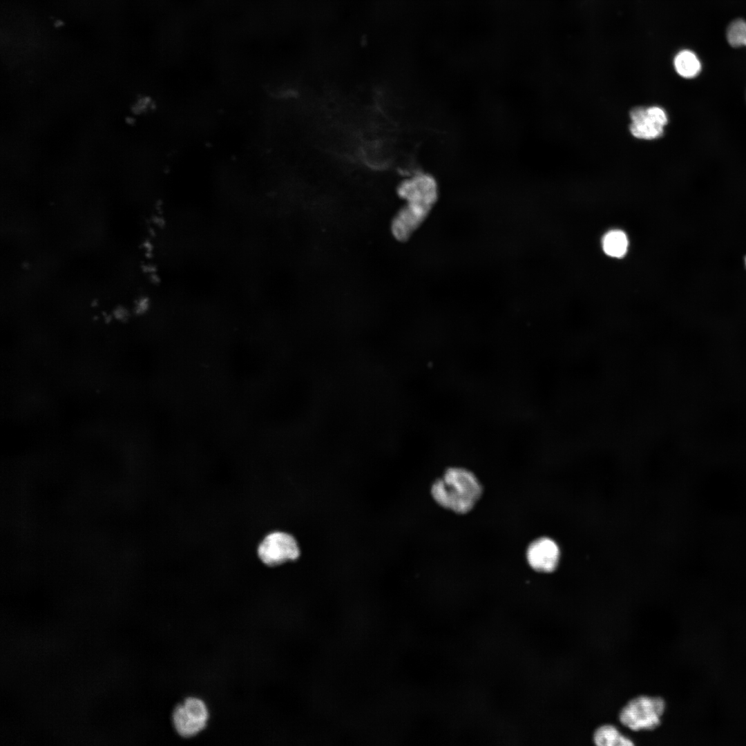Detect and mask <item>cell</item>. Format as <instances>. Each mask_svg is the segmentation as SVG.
Listing matches in <instances>:
<instances>
[{"label": "cell", "mask_w": 746, "mask_h": 746, "mask_svg": "<svg viewBox=\"0 0 746 746\" xmlns=\"http://www.w3.org/2000/svg\"><path fill=\"white\" fill-rule=\"evenodd\" d=\"M398 193L406 204L392 219L391 231L397 240L405 242L430 213L437 201L439 188L430 174L418 173L401 184Z\"/></svg>", "instance_id": "1"}, {"label": "cell", "mask_w": 746, "mask_h": 746, "mask_svg": "<svg viewBox=\"0 0 746 746\" xmlns=\"http://www.w3.org/2000/svg\"><path fill=\"white\" fill-rule=\"evenodd\" d=\"M482 493V487L470 472L459 468L448 470L432 485L431 494L441 506L457 513L469 512Z\"/></svg>", "instance_id": "2"}, {"label": "cell", "mask_w": 746, "mask_h": 746, "mask_svg": "<svg viewBox=\"0 0 746 746\" xmlns=\"http://www.w3.org/2000/svg\"><path fill=\"white\" fill-rule=\"evenodd\" d=\"M665 707L660 697L637 696L622 708L619 720L624 727L635 731L652 730L660 724Z\"/></svg>", "instance_id": "3"}, {"label": "cell", "mask_w": 746, "mask_h": 746, "mask_svg": "<svg viewBox=\"0 0 746 746\" xmlns=\"http://www.w3.org/2000/svg\"><path fill=\"white\" fill-rule=\"evenodd\" d=\"M300 553L299 546L294 536L280 530L267 533L256 548L258 558L268 567H276L294 561L299 557Z\"/></svg>", "instance_id": "4"}, {"label": "cell", "mask_w": 746, "mask_h": 746, "mask_svg": "<svg viewBox=\"0 0 746 746\" xmlns=\"http://www.w3.org/2000/svg\"><path fill=\"white\" fill-rule=\"evenodd\" d=\"M209 712L205 702L198 697H188L178 704L172 713V723L176 732L183 738H191L206 727Z\"/></svg>", "instance_id": "5"}, {"label": "cell", "mask_w": 746, "mask_h": 746, "mask_svg": "<svg viewBox=\"0 0 746 746\" xmlns=\"http://www.w3.org/2000/svg\"><path fill=\"white\" fill-rule=\"evenodd\" d=\"M630 125L631 134L639 139L653 140L660 137L668 122L664 111L658 106L647 108L636 107L631 110Z\"/></svg>", "instance_id": "6"}, {"label": "cell", "mask_w": 746, "mask_h": 746, "mask_svg": "<svg viewBox=\"0 0 746 746\" xmlns=\"http://www.w3.org/2000/svg\"><path fill=\"white\" fill-rule=\"evenodd\" d=\"M559 555L557 545L548 537L535 540L526 551L528 564L533 569L540 572L553 571L557 565Z\"/></svg>", "instance_id": "7"}, {"label": "cell", "mask_w": 746, "mask_h": 746, "mask_svg": "<svg viewBox=\"0 0 746 746\" xmlns=\"http://www.w3.org/2000/svg\"><path fill=\"white\" fill-rule=\"evenodd\" d=\"M593 740L597 746H631L632 740L623 735L612 725H603L597 727L593 735Z\"/></svg>", "instance_id": "8"}, {"label": "cell", "mask_w": 746, "mask_h": 746, "mask_svg": "<svg viewBox=\"0 0 746 746\" xmlns=\"http://www.w3.org/2000/svg\"><path fill=\"white\" fill-rule=\"evenodd\" d=\"M673 65L677 73L687 79L697 77L702 69V64L698 56L689 50L680 51L674 58Z\"/></svg>", "instance_id": "9"}, {"label": "cell", "mask_w": 746, "mask_h": 746, "mask_svg": "<svg viewBox=\"0 0 746 746\" xmlns=\"http://www.w3.org/2000/svg\"><path fill=\"white\" fill-rule=\"evenodd\" d=\"M628 239L620 230H612L605 234L602 240V248L605 254L613 258H621L628 249Z\"/></svg>", "instance_id": "10"}, {"label": "cell", "mask_w": 746, "mask_h": 746, "mask_svg": "<svg viewBox=\"0 0 746 746\" xmlns=\"http://www.w3.org/2000/svg\"><path fill=\"white\" fill-rule=\"evenodd\" d=\"M727 39L732 47L746 46V21L738 19L731 22L727 28Z\"/></svg>", "instance_id": "11"}, {"label": "cell", "mask_w": 746, "mask_h": 746, "mask_svg": "<svg viewBox=\"0 0 746 746\" xmlns=\"http://www.w3.org/2000/svg\"><path fill=\"white\" fill-rule=\"evenodd\" d=\"M745 262H746V258H745Z\"/></svg>", "instance_id": "12"}]
</instances>
